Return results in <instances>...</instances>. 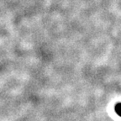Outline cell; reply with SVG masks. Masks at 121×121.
<instances>
[{"label": "cell", "instance_id": "1", "mask_svg": "<svg viewBox=\"0 0 121 121\" xmlns=\"http://www.w3.org/2000/svg\"><path fill=\"white\" fill-rule=\"evenodd\" d=\"M115 111L119 116H121V104H118L115 106Z\"/></svg>", "mask_w": 121, "mask_h": 121}]
</instances>
